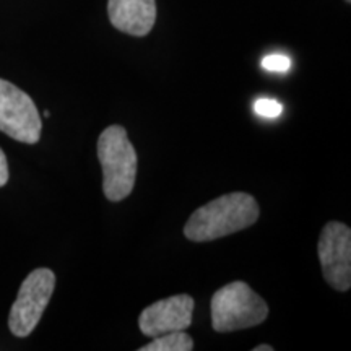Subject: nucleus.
<instances>
[{"mask_svg": "<svg viewBox=\"0 0 351 351\" xmlns=\"http://www.w3.org/2000/svg\"><path fill=\"white\" fill-rule=\"evenodd\" d=\"M212 327L226 333L261 326L269 315V306L244 282L219 288L212 298Z\"/></svg>", "mask_w": 351, "mask_h": 351, "instance_id": "obj_3", "label": "nucleus"}, {"mask_svg": "<svg viewBox=\"0 0 351 351\" xmlns=\"http://www.w3.org/2000/svg\"><path fill=\"white\" fill-rule=\"evenodd\" d=\"M54 288L56 275L49 269H36L26 276L8 315V327L13 335L25 339L36 328Z\"/></svg>", "mask_w": 351, "mask_h": 351, "instance_id": "obj_4", "label": "nucleus"}, {"mask_svg": "<svg viewBox=\"0 0 351 351\" xmlns=\"http://www.w3.org/2000/svg\"><path fill=\"white\" fill-rule=\"evenodd\" d=\"M98 160L103 168V191L108 200L121 202L134 191L137 178V152L122 125H109L99 135Z\"/></svg>", "mask_w": 351, "mask_h": 351, "instance_id": "obj_2", "label": "nucleus"}, {"mask_svg": "<svg viewBox=\"0 0 351 351\" xmlns=\"http://www.w3.org/2000/svg\"><path fill=\"white\" fill-rule=\"evenodd\" d=\"M254 351H274V346L270 345H258L254 348Z\"/></svg>", "mask_w": 351, "mask_h": 351, "instance_id": "obj_13", "label": "nucleus"}, {"mask_svg": "<svg viewBox=\"0 0 351 351\" xmlns=\"http://www.w3.org/2000/svg\"><path fill=\"white\" fill-rule=\"evenodd\" d=\"M194 348V340L184 330L169 332L155 337L150 343L140 346V351H191Z\"/></svg>", "mask_w": 351, "mask_h": 351, "instance_id": "obj_9", "label": "nucleus"}, {"mask_svg": "<svg viewBox=\"0 0 351 351\" xmlns=\"http://www.w3.org/2000/svg\"><path fill=\"white\" fill-rule=\"evenodd\" d=\"M262 67L269 72L285 73L291 69V59L283 54H270L262 60Z\"/></svg>", "mask_w": 351, "mask_h": 351, "instance_id": "obj_11", "label": "nucleus"}, {"mask_svg": "<svg viewBox=\"0 0 351 351\" xmlns=\"http://www.w3.org/2000/svg\"><path fill=\"white\" fill-rule=\"evenodd\" d=\"M346 2H351V0H346Z\"/></svg>", "mask_w": 351, "mask_h": 351, "instance_id": "obj_14", "label": "nucleus"}, {"mask_svg": "<svg viewBox=\"0 0 351 351\" xmlns=\"http://www.w3.org/2000/svg\"><path fill=\"white\" fill-rule=\"evenodd\" d=\"M109 21L130 36H147L156 21L155 0H109Z\"/></svg>", "mask_w": 351, "mask_h": 351, "instance_id": "obj_8", "label": "nucleus"}, {"mask_svg": "<svg viewBox=\"0 0 351 351\" xmlns=\"http://www.w3.org/2000/svg\"><path fill=\"white\" fill-rule=\"evenodd\" d=\"M43 122L34 101L13 83L0 78V132L21 143L41 138Z\"/></svg>", "mask_w": 351, "mask_h": 351, "instance_id": "obj_5", "label": "nucleus"}, {"mask_svg": "<svg viewBox=\"0 0 351 351\" xmlns=\"http://www.w3.org/2000/svg\"><path fill=\"white\" fill-rule=\"evenodd\" d=\"M261 210L245 192H231L195 210L184 226V236L194 243H208L252 226Z\"/></svg>", "mask_w": 351, "mask_h": 351, "instance_id": "obj_1", "label": "nucleus"}, {"mask_svg": "<svg viewBox=\"0 0 351 351\" xmlns=\"http://www.w3.org/2000/svg\"><path fill=\"white\" fill-rule=\"evenodd\" d=\"M254 111H256L258 116L269 117V119H275L278 117L283 111V106L278 103V101L270 99V98H261L254 103Z\"/></svg>", "mask_w": 351, "mask_h": 351, "instance_id": "obj_10", "label": "nucleus"}, {"mask_svg": "<svg viewBox=\"0 0 351 351\" xmlns=\"http://www.w3.org/2000/svg\"><path fill=\"white\" fill-rule=\"evenodd\" d=\"M317 254L326 282L337 291L351 288V230L343 223H327L320 232Z\"/></svg>", "mask_w": 351, "mask_h": 351, "instance_id": "obj_6", "label": "nucleus"}, {"mask_svg": "<svg viewBox=\"0 0 351 351\" xmlns=\"http://www.w3.org/2000/svg\"><path fill=\"white\" fill-rule=\"evenodd\" d=\"M8 182V163L7 156L0 148V187H3Z\"/></svg>", "mask_w": 351, "mask_h": 351, "instance_id": "obj_12", "label": "nucleus"}, {"mask_svg": "<svg viewBox=\"0 0 351 351\" xmlns=\"http://www.w3.org/2000/svg\"><path fill=\"white\" fill-rule=\"evenodd\" d=\"M194 306L195 302L189 295H176L153 302L140 314V332L155 339L169 332L187 330L192 324Z\"/></svg>", "mask_w": 351, "mask_h": 351, "instance_id": "obj_7", "label": "nucleus"}]
</instances>
